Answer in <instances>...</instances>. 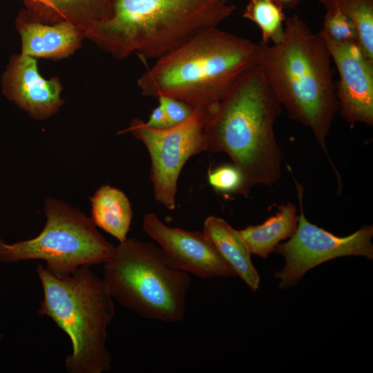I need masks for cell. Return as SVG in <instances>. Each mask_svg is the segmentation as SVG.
Here are the masks:
<instances>
[{
    "label": "cell",
    "instance_id": "obj_1",
    "mask_svg": "<svg viewBox=\"0 0 373 373\" xmlns=\"http://www.w3.org/2000/svg\"><path fill=\"white\" fill-rule=\"evenodd\" d=\"M258 46V64L275 97L291 118L311 129L340 182L326 144L338 103L324 39L294 15L286 17L279 42Z\"/></svg>",
    "mask_w": 373,
    "mask_h": 373
},
{
    "label": "cell",
    "instance_id": "obj_2",
    "mask_svg": "<svg viewBox=\"0 0 373 373\" xmlns=\"http://www.w3.org/2000/svg\"><path fill=\"white\" fill-rule=\"evenodd\" d=\"M281 109L258 64L236 80L208 116L207 152L231 157L242 176L241 195L247 197L256 184L271 186L280 178L282 154L274 127Z\"/></svg>",
    "mask_w": 373,
    "mask_h": 373
},
{
    "label": "cell",
    "instance_id": "obj_3",
    "mask_svg": "<svg viewBox=\"0 0 373 373\" xmlns=\"http://www.w3.org/2000/svg\"><path fill=\"white\" fill-rule=\"evenodd\" d=\"M258 64V43L216 27L157 59L137 84L146 97H171L193 108H211Z\"/></svg>",
    "mask_w": 373,
    "mask_h": 373
},
{
    "label": "cell",
    "instance_id": "obj_4",
    "mask_svg": "<svg viewBox=\"0 0 373 373\" xmlns=\"http://www.w3.org/2000/svg\"><path fill=\"white\" fill-rule=\"evenodd\" d=\"M235 6L215 0H116L111 16L95 25L97 39L124 57L168 55L228 18Z\"/></svg>",
    "mask_w": 373,
    "mask_h": 373
},
{
    "label": "cell",
    "instance_id": "obj_5",
    "mask_svg": "<svg viewBox=\"0 0 373 373\" xmlns=\"http://www.w3.org/2000/svg\"><path fill=\"white\" fill-rule=\"evenodd\" d=\"M36 271L44 292L37 313L50 317L72 343L65 360L68 372H108L112 359L106 342L115 305L102 278L86 265L61 278L41 265Z\"/></svg>",
    "mask_w": 373,
    "mask_h": 373
},
{
    "label": "cell",
    "instance_id": "obj_6",
    "mask_svg": "<svg viewBox=\"0 0 373 373\" xmlns=\"http://www.w3.org/2000/svg\"><path fill=\"white\" fill-rule=\"evenodd\" d=\"M102 279L113 300L143 318L184 319L189 274L174 267L152 242L135 238L120 242L104 263Z\"/></svg>",
    "mask_w": 373,
    "mask_h": 373
},
{
    "label": "cell",
    "instance_id": "obj_7",
    "mask_svg": "<svg viewBox=\"0 0 373 373\" xmlns=\"http://www.w3.org/2000/svg\"><path fill=\"white\" fill-rule=\"evenodd\" d=\"M44 211L46 222L36 237L13 244L0 239V261L41 260L48 271L61 278L82 266L104 263L113 256L115 247L79 210L48 198Z\"/></svg>",
    "mask_w": 373,
    "mask_h": 373
},
{
    "label": "cell",
    "instance_id": "obj_8",
    "mask_svg": "<svg viewBox=\"0 0 373 373\" xmlns=\"http://www.w3.org/2000/svg\"><path fill=\"white\" fill-rule=\"evenodd\" d=\"M211 108H194L184 122L160 130L134 119L124 131H129L146 146L151 161L150 180L154 198L168 209L175 208L177 182L186 161L208 151L204 128Z\"/></svg>",
    "mask_w": 373,
    "mask_h": 373
},
{
    "label": "cell",
    "instance_id": "obj_9",
    "mask_svg": "<svg viewBox=\"0 0 373 373\" xmlns=\"http://www.w3.org/2000/svg\"><path fill=\"white\" fill-rule=\"evenodd\" d=\"M300 215L295 233L289 240L278 244L275 250L285 259V265L274 274L281 280L280 289L296 285L309 269L332 259L362 256L373 259V226H363L345 237H338L309 222L303 207V189L295 180Z\"/></svg>",
    "mask_w": 373,
    "mask_h": 373
},
{
    "label": "cell",
    "instance_id": "obj_10",
    "mask_svg": "<svg viewBox=\"0 0 373 373\" xmlns=\"http://www.w3.org/2000/svg\"><path fill=\"white\" fill-rule=\"evenodd\" d=\"M324 39L334 62L339 80L335 83L338 111L349 124L373 125V62L354 42L338 41L324 31Z\"/></svg>",
    "mask_w": 373,
    "mask_h": 373
},
{
    "label": "cell",
    "instance_id": "obj_11",
    "mask_svg": "<svg viewBox=\"0 0 373 373\" xmlns=\"http://www.w3.org/2000/svg\"><path fill=\"white\" fill-rule=\"evenodd\" d=\"M142 227L176 269L202 278L236 276L203 232L168 227L151 213L144 216Z\"/></svg>",
    "mask_w": 373,
    "mask_h": 373
},
{
    "label": "cell",
    "instance_id": "obj_12",
    "mask_svg": "<svg viewBox=\"0 0 373 373\" xmlns=\"http://www.w3.org/2000/svg\"><path fill=\"white\" fill-rule=\"evenodd\" d=\"M6 82L9 98L36 117L53 113L62 103L59 82L41 77L34 57L21 55L15 59Z\"/></svg>",
    "mask_w": 373,
    "mask_h": 373
},
{
    "label": "cell",
    "instance_id": "obj_13",
    "mask_svg": "<svg viewBox=\"0 0 373 373\" xmlns=\"http://www.w3.org/2000/svg\"><path fill=\"white\" fill-rule=\"evenodd\" d=\"M228 265L252 290L260 284V276L251 260V253L240 235L225 220L211 216L203 224V231Z\"/></svg>",
    "mask_w": 373,
    "mask_h": 373
},
{
    "label": "cell",
    "instance_id": "obj_14",
    "mask_svg": "<svg viewBox=\"0 0 373 373\" xmlns=\"http://www.w3.org/2000/svg\"><path fill=\"white\" fill-rule=\"evenodd\" d=\"M21 55L32 57H60L71 52L78 34L69 22L55 26L28 23L21 29Z\"/></svg>",
    "mask_w": 373,
    "mask_h": 373
},
{
    "label": "cell",
    "instance_id": "obj_15",
    "mask_svg": "<svg viewBox=\"0 0 373 373\" xmlns=\"http://www.w3.org/2000/svg\"><path fill=\"white\" fill-rule=\"evenodd\" d=\"M296 207L287 202L278 207L275 215L258 225L238 231L251 254L266 258L283 240L291 238L298 224Z\"/></svg>",
    "mask_w": 373,
    "mask_h": 373
},
{
    "label": "cell",
    "instance_id": "obj_16",
    "mask_svg": "<svg viewBox=\"0 0 373 373\" xmlns=\"http://www.w3.org/2000/svg\"><path fill=\"white\" fill-rule=\"evenodd\" d=\"M93 222L119 242L127 238L133 212L130 202L121 190L103 185L90 198Z\"/></svg>",
    "mask_w": 373,
    "mask_h": 373
},
{
    "label": "cell",
    "instance_id": "obj_17",
    "mask_svg": "<svg viewBox=\"0 0 373 373\" xmlns=\"http://www.w3.org/2000/svg\"><path fill=\"white\" fill-rule=\"evenodd\" d=\"M243 17L258 26L261 41L274 44L281 40L286 17L283 9L273 0H249Z\"/></svg>",
    "mask_w": 373,
    "mask_h": 373
},
{
    "label": "cell",
    "instance_id": "obj_18",
    "mask_svg": "<svg viewBox=\"0 0 373 373\" xmlns=\"http://www.w3.org/2000/svg\"><path fill=\"white\" fill-rule=\"evenodd\" d=\"M336 1L356 30L358 45L362 52L373 62V0Z\"/></svg>",
    "mask_w": 373,
    "mask_h": 373
},
{
    "label": "cell",
    "instance_id": "obj_19",
    "mask_svg": "<svg viewBox=\"0 0 373 373\" xmlns=\"http://www.w3.org/2000/svg\"><path fill=\"white\" fill-rule=\"evenodd\" d=\"M325 9L324 31L332 39L358 44V34L351 20L341 10L336 0H320Z\"/></svg>",
    "mask_w": 373,
    "mask_h": 373
},
{
    "label": "cell",
    "instance_id": "obj_20",
    "mask_svg": "<svg viewBox=\"0 0 373 373\" xmlns=\"http://www.w3.org/2000/svg\"><path fill=\"white\" fill-rule=\"evenodd\" d=\"M208 182L218 192L240 194L243 179L234 165L224 164L209 170Z\"/></svg>",
    "mask_w": 373,
    "mask_h": 373
},
{
    "label": "cell",
    "instance_id": "obj_21",
    "mask_svg": "<svg viewBox=\"0 0 373 373\" xmlns=\"http://www.w3.org/2000/svg\"><path fill=\"white\" fill-rule=\"evenodd\" d=\"M58 12L76 11L87 5L97 21H102L111 16L116 0H50Z\"/></svg>",
    "mask_w": 373,
    "mask_h": 373
},
{
    "label": "cell",
    "instance_id": "obj_22",
    "mask_svg": "<svg viewBox=\"0 0 373 373\" xmlns=\"http://www.w3.org/2000/svg\"><path fill=\"white\" fill-rule=\"evenodd\" d=\"M157 99L164 109L170 126L178 125L186 121L194 110L189 104L173 97L162 96Z\"/></svg>",
    "mask_w": 373,
    "mask_h": 373
},
{
    "label": "cell",
    "instance_id": "obj_23",
    "mask_svg": "<svg viewBox=\"0 0 373 373\" xmlns=\"http://www.w3.org/2000/svg\"><path fill=\"white\" fill-rule=\"evenodd\" d=\"M146 124L150 128L159 130L171 127L164 109L160 103L152 111Z\"/></svg>",
    "mask_w": 373,
    "mask_h": 373
},
{
    "label": "cell",
    "instance_id": "obj_24",
    "mask_svg": "<svg viewBox=\"0 0 373 373\" xmlns=\"http://www.w3.org/2000/svg\"><path fill=\"white\" fill-rule=\"evenodd\" d=\"M283 9L292 8L296 6L300 0H273Z\"/></svg>",
    "mask_w": 373,
    "mask_h": 373
},
{
    "label": "cell",
    "instance_id": "obj_25",
    "mask_svg": "<svg viewBox=\"0 0 373 373\" xmlns=\"http://www.w3.org/2000/svg\"><path fill=\"white\" fill-rule=\"evenodd\" d=\"M34 2L39 3L40 4H42L43 6H45L49 8H51L57 12H58L57 8L55 7V6L50 1V0H31Z\"/></svg>",
    "mask_w": 373,
    "mask_h": 373
},
{
    "label": "cell",
    "instance_id": "obj_26",
    "mask_svg": "<svg viewBox=\"0 0 373 373\" xmlns=\"http://www.w3.org/2000/svg\"><path fill=\"white\" fill-rule=\"evenodd\" d=\"M222 3H227V0H215Z\"/></svg>",
    "mask_w": 373,
    "mask_h": 373
},
{
    "label": "cell",
    "instance_id": "obj_27",
    "mask_svg": "<svg viewBox=\"0 0 373 373\" xmlns=\"http://www.w3.org/2000/svg\"><path fill=\"white\" fill-rule=\"evenodd\" d=\"M3 338V335H0V340Z\"/></svg>",
    "mask_w": 373,
    "mask_h": 373
}]
</instances>
